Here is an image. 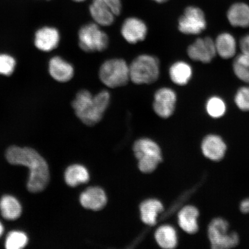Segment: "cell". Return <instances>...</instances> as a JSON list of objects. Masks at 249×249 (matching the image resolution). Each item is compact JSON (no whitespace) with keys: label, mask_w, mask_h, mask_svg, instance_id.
<instances>
[{"label":"cell","mask_w":249,"mask_h":249,"mask_svg":"<svg viewBox=\"0 0 249 249\" xmlns=\"http://www.w3.org/2000/svg\"><path fill=\"white\" fill-rule=\"evenodd\" d=\"M8 162L29 168L30 176L27 189L31 193L43 191L49 184L50 173L48 163L38 152L33 148L11 146L6 152Z\"/></svg>","instance_id":"obj_1"},{"label":"cell","mask_w":249,"mask_h":249,"mask_svg":"<svg viewBox=\"0 0 249 249\" xmlns=\"http://www.w3.org/2000/svg\"><path fill=\"white\" fill-rule=\"evenodd\" d=\"M107 90L92 95L89 90L78 92L72 102V107L79 119L86 125L93 126L102 120L110 102Z\"/></svg>","instance_id":"obj_2"},{"label":"cell","mask_w":249,"mask_h":249,"mask_svg":"<svg viewBox=\"0 0 249 249\" xmlns=\"http://www.w3.org/2000/svg\"><path fill=\"white\" fill-rule=\"evenodd\" d=\"M129 65L130 80L135 85H151L160 77V62L155 56L140 55Z\"/></svg>","instance_id":"obj_3"},{"label":"cell","mask_w":249,"mask_h":249,"mask_svg":"<svg viewBox=\"0 0 249 249\" xmlns=\"http://www.w3.org/2000/svg\"><path fill=\"white\" fill-rule=\"evenodd\" d=\"M98 75L101 82L108 88L123 87L130 80L129 65L122 58L109 59L101 65Z\"/></svg>","instance_id":"obj_4"},{"label":"cell","mask_w":249,"mask_h":249,"mask_svg":"<svg viewBox=\"0 0 249 249\" xmlns=\"http://www.w3.org/2000/svg\"><path fill=\"white\" fill-rule=\"evenodd\" d=\"M208 237L213 249H229L237 247L239 236L237 232L230 231L228 222L222 217H216L208 227Z\"/></svg>","instance_id":"obj_5"},{"label":"cell","mask_w":249,"mask_h":249,"mask_svg":"<svg viewBox=\"0 0 249 249\" xmlns=\"http://www.w3.org/2000/svg\"><path fill=\"white\" fill-rule=\"evenodd\" d=\"M134 153L139 161L140 171L144 173H151L157 169L162 157L159 145L149 139H142L136 141L133 147Z\"/></svg>","instance_id":"obj_6"},{"label":"cell","mask_w":249,"mask_h":249,"mask_svg":"<svg viewBox=\"0 0 249 249\" xmlns=\"http://www.w3.org/2000/svg\"><path fill=\"white\" fill-rule=\"evenodd\" d=\"M78 38L80 48L89 53L104 52L109 45L107 34L95 23L86 24L81 27Z\"/></svg>","instance_id":"obj_7"},{"label":"cell","mask_w":249,"mask_h":249,"mask_svg":"<svg viewBox=\"0 0 249 249\" xmlns=\"http://www.w3.org/2000/svg\"><path fill=\"white\" fill-rule=\"evenodd\" d=\"M206 28L207 21L204 12L194 6L187 7L178 20V29L185 35H199Z\"/></svg>","instance_id":"obj_8"},{"label":"cell","mask_w":249,"mask_h":249,"mask_svg":"<svg viewBox=\"0 0 249 249\" xmlns=\"http://www.w3.org/2000/svg\"><path fill=\"white\" fill-rule=\"evenodd\" d=\"M177 96L176 92L169 87H161L155 92L152 107L159 117H170L176 110Z\"/></svg>","instance_id":"obj_9"},{"label":"cell","mask_w":249,"mask_h":249,"mask_svg":"<svg viewBox=\"0 0 249 249\" xmlns=\"http://www.w3.org/2000/svg\"><path fill=\"white\" fill-rule=\"evenodd\" d=\"M187 53L192 60L210 63L217 54L214 41L208 36L197 38L188 46Z\"/></svg>","instance_id":"obj_10"},{"label":"cell","mask_w":249,"mask_h":249,"mask_svg":"<svg viewBox=\"0 0 249 249\" xmlns=\"http://www.w3.org/2000/svg\"><path fill=\"white\" fill-rule=\"evenodd\" d=\"M121 36L130 44H136L144 40L148 34V27L144 21L135 17L124 20L121 29Z\"/></svg>","instance_id":"obj_11"},{"label":"cell","mask_w":249,"mask_h":249,"mask_svg":"<svg viewBox=\"0 0 249 249\" xmlns=\"http://www.w3.org/2000/svg\"><path fill=\"white\" fill-rule=\"evenodd\" d=\"M227 149V145L222 137L215 134L204 137L201 143L202 154L212 161L222 160L225 157Z\"/></svg>","instance_id":"obj_12"},{"label":"cell","mask_w":249,"mask_h":249,"mask_svg":"<svg viewBox=\"0 0 249 249\" xmlns=\"http://www.w3.org/2000/svg\"><path fill=\"white\" fill-rule=\"evenodd\" d=\"M80 202L86 209L99 211L107 204V196L102 188L97 186H91L81 194Z\"/></svg>","instance_id":"obj_13"},{"label":"cell","mask_w":249,"mask_h":249,"mask_svg":"<svg viewBox=\"0 0 249 249\" xmlns=\"http://www.w3.org/2000/svg\"><path fill=\"white\" fill-rule=\"evenodd\" d=\"M60 40L58 31L53 27H43L36 34L35 45L40 51L51 52L58 46Z\"/></svg>","instance_id":"obj_14"},{"label":"cell","mask_w":249,"mask_h":249,"mask_svg":"<svg viewBox=\"0 0 249 249\" xmlns=\"http://www.w3.org/2000/svg\"><path fill=\"white\" fill-rule=\"evenodd\" d=\"M199 216L200 212L197 207L194 205H186L178 213V225L183 231L189 234H194L199 230Z\"/></svg>","instance_id":"obj_15"},{"label":"cell","mask_w":249,"mask_h":249,"mask_svg":"<svg viewBox=\"0 0 249 249\" xmlns=\"http://www.w3.org/2000/svg\"><path fill=\"white\" fill-rule=\"evenodd\" d=\"M49 71L54 80L61 83L69 82L74 73L72 65L58 56L53 57L50 60Z\"/></svg>","instance_id":"obj_16"},{"label":"cell","mask_w":249,"mask_h":249,"mask_svg":"<svg viewBox=\"0 0 249 249\" xmlns=\"http://www.w3.org/2000/svg\"><path fill=\"white\" fill-rule=\"evenodd\" d=\"M89 11L93 20L99 26H110L114 22L116 16L102 0H93Z\"/></svg>","instance_id":"obj_17"},{"label":"cell","mask_w":249,"mask_h":249,"mask_svg":"<svg viewBox=\"0 0 249 249\" xmlns=\"http://www.w3.org/2000/svg\"><path fill=\"white\" fill-rule=\"evenodd\" d=\"M227 19L232 26L248 28L249 27V5L244 2H237L229 9Z\"/></svg>","instance_id":"obj_18"},{"label":"cell","mask_w":249,"mask_h":249,"mask_svg":"<svg viewBox=\"0 0 249 249\" xmlns=\"http://www.w3.org/2000/svg\"><path fill=\"white\" fill-rule=\"evenodd\" d=\"M216 53L223 59L234 57L236 52V39L231 34L223 33L219 34L214 40Z\"/></svg>","instance_id":"obj_19"},{"label":"cell","mask_w":249,"mask_h":249,"mask_svg":"<svg viewBox=\"0 0 249 249\" xmlns=\"http://www.w3.org/2000/svg\"><path fill=\"white\" fill-rule=\"evenodd\" d=\"M193 75L191 65L183 61L174 62L169 69V76L175 85L184 86L188 84Z\"/></svg>","instance_id":"obj_20"},{"label":"cell","mask_w":249,"mask_h":249,"mask_svg":"<svg viewBox=\"0 0 249 249\" xmlns=\"http://www.w3.org/2000/svg\"><path fill=\"white\" fill-rule=\"evenodd\" d=\"M161 202L157 199H149L140 205V216L143 222L149 226H154L157 223L158 214L163 211Z\"/></svg>","instance_id":"obj_21"},{"label":"cell","mask_w":249,"mask_h":249,"mask_svg":"<svg viewBox=\"0 0 249 249\" xmlns=\"http://www.w3.org/2000/svg\"><path fill=\"white\" fill-rule=\"evenodd\" d=\"M0 211L4 219L15 220L20 216L22 207L17 198L12 196L5 195L0 201Z\"/></svg>","instance_id":"obj_22"},{"label":"cell","mask_w":249,"mask_h":249,"mask_svg":"<svg viewBox=\"0 0 249 249\" xmlns=\"http://www.w3.org/2000/svg\"><path fill=\"white\" fill-rule=\"evenodd\" d=\"M155 237L158 244L163 249H174L178 244L176 230L170 225H163L159 227L155 232Z\"/></svg>","instance_id":"obj_23"},{"label":"cell","mask_w":249,"mask_h":249,"mask_svg":"<svg viewBox=\"0 0 249 249\" xmlns=\"http://www.w3.org/2000/svg\"><path fill=\"white\" fill-rule=\"evenodd\" d=\"M64 177L67 184L71 187L86 183L89 179L88 170L80 164H73L68 167L65 171Z\"/></svg>","instance_id":"obj_24"},{"label":"cell","mask_w":249,"mask_h":249,"mask_svg":"<svg viewBox=\"0 0 249 249\" xmlns=\"http://www.w3.org/2000/svg\"><path fill=\"white\" fill-rule=\"evenodd\" d=\"M232 70L238 79L249 84V55L242 53L236 56L233 61Z\"/></svg>","instance_id":"obj_25"},{"label":"cell","mask_w":249,"mask_h":249,"mask_svg":"<svg viewBox=\"0 0 249 249\" xmlns=\"http://www.w3.org/2000/svg\"><path fill=\"white\" fill-rule=\"evenodd\" d=\"M205 109L208 116L217 119L225 116L227 106L225 101L219 96H213L208 99Z\"/></svg>","instance_id":"obj_26"},{"label":"cell","mask_w":249,"mask_h":249,"mask_svg":"<svg viewBox=\"0 0 249 249\" xmlns=\"http://www.w3.org/2000/svg\"><path fill=\"white\" fill-rule=\"evenodd\" d=\"M29 239L24 232L13 231L9 232L5 241V248L7 249H21L28 244Z\"/></svg>","instance_id":"obj_27"},{"label":"cell","mask_w":249,"mask_h":249,"mask_svg":"<svg viewBox=\"0 0 249 249\" xmlns=\"http://www.w3.org/2000/svg\"><path fill=\"white\" fill-rule=\"evenodd\" d=\"M235 104L243 111H249V86L240 87L234 97Z\"/></svg>","instance_id":"obj_28"},{"label":"cell","mask_w":249,"mask_h":249,"mask_svg":"<svg viewBox=\"0 0 249 249\" xmlns=\"http://www.w3.org/2000/svg\"><path fill=\"white\" fill-rule=\"evenodd\" d=\"M15 66V60L11 55L0 54V74L5 76L11 75Z\"/></svg>","instance_id":"obj_29"},{"label":"cell","mask_w":249,"mask_h":249,"mask_svg":"<svg viewBox=\"0 0 249 249\" xmlns=\"http://www.w3.org/2000/svg\"><path fill=\"white\" fill-rule=\"evenodd\" d=\"M102 1L111 9L116 17L121 14L122 11V3L121 0H102Z\"/></svg>","instance_id":"obj_30"},{"label":"cell","mask_w":249,"mask_h":249,"mask_svg":"<svg viewBox=\"0 0 249 249\" xmlns=\"http://www.w3.org/2000/svg\"><path fill=\"white\" fill-rule=\"evenodd\" d=\"M242 53L249 55V34L242 37L239 41Z\"/></svg>","instance_id":"obj_31"},{"label":"cell","mask_w":249,"mask_h":249,"mask_svg":"<svg viewBox=\"0 0 249 249\" xmlns=\"http://www.w3.org/2000/svg\"><path fill=\"white\" fill-rule=\"evenodd\" d=\"M239 209L243 213H249V197L245 198L241 201Z\"/></svg>","instance_id":"obj_32"},{"label":"cell","mask_w":249,"mask_h":249,"mask_svg":"<svg viewBox=\"0 0 249 249\" xmlns=\"http://www.w3.org/2000/svg\"><path fill=\"white\" fill-rule=\"evenodd\" d=\"M4 226L2 225V223L0 222V237L2 236L3 234V232H4Z\"/></svg>","instance_id":"obj_33"},{"label":"cell","mask_w":249,"mask_h":249,"mask_svg":"<svg viewBox=\"0 0 249 249\" xmlns=\"http://www.w3.org/2000/svg\"><path fill=\"white\" fill-rule=\"evenodd\" d=\"M152 1L157 2L158 3H164L169 1V0H152Z\"/></svg>","instance_id":"obj_34"},{"label":"cell","mask_w":249,"mask_h":249,"mask_svg":"<svg viewBox=\"0 0 249 249\" xmlns=\"http://www.w3.org/2000/svg\"><path fill=\"white\" fill-rule=\"evenodd\" d=\"M73 1L77 2H80L85 1H86V0H73Z\"/></svg>","instance_id":"obj_35"}]
</instances>
